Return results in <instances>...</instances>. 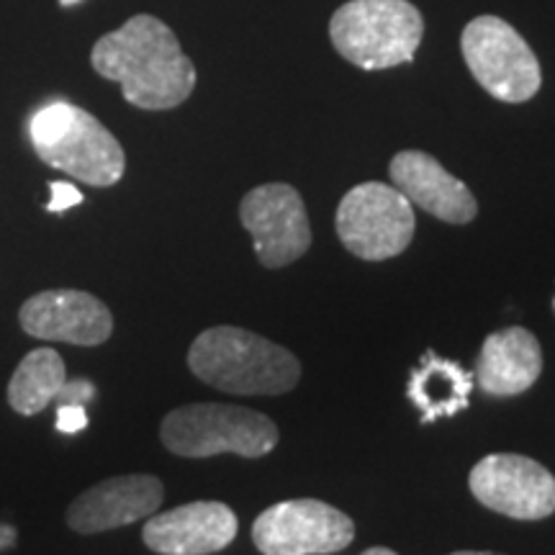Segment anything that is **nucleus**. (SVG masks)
<instances>
[{
  "mask_svg": "<svg viewBox=\"0 0 555 555\" xmlns=\"http://www.w3.org/2000/svg\"><path fill=\"white\" fill-rule=\"evenodd\" d=\"M391 185L420 206L429 217L448 224H468L476 219L478 204L461 178L450 176L433 155L420 150H404L388 165Z\"/></svg>",
  "mask_w": 555,
  "mask_h": 555,
  "instance_id": "14",
  "label": "nucleus"
},
{
  "mask_svg": "<svg viewBox=\"0 0 555 555\" xmlns=\"http://www.w3.org/2000/svg\"><path fill=\"white\" fill-rule=\"evenodd\" d=\"M352 540L356 522L319 499L273 504L253 522V543L262 555H330Z\"/></svg>",
  "mask_w": 555,
  "mask_h": 555,
  "instance_id": "8",
  "label": "nucleus"
},
{
  "mask_svg": "<svg viewBox=\"0 0 555 555\" xmlns=\"http://www.w3.org/2000/svg\"><path fill=\"white\" fill-rule=\"evenodd\" d=\"M93 397V386L86 384V380H78V384H65L62 388L60 399H69V404H78L80 399Z\"/></svg>",
  "mask_w": 555,
  "mask_h": 555,
  "instance_id": "20",
  "label": "nucleus"
},
{
  "mask_svg": "<svg viewBox=\"0 0 555 555\" xmlns=\"http://www.w3.org/2000/svg\"><path fill=\"white\" fill-rule=\"evenodd\" d=\"M189 367L206 386L234 397H281L301 380L294 352L242 327L201 332L189 350Z\"/></svg>",
  "mask_w": 555,
  "mask_h": 555,
  "instance_id": "2",
  "label": "nucleus"
},
{
  "mask_svg": "<svg viewBox=\"0 0 555 555\" xmlns=\"http://www.w3.org/2000/svg\"><path fill=\"white\" fill-rule=\"evenodd\" d=\"M337 237L350 255L380 262L399 258L412 245L416 232L414 206L388 183H360L337 206Z\"/></svg>",
  "mask_w": 555,
  "mask_h": 555,
  "instance_id": "6",
  "label": "nucleus"
},
{
  "mask_svg": "<svg viewBox=\"0 0 555 555\" xmlns=\"http://www.w3.org/2000/svg\"><path fill=\"white\" fill-rule=\"evenodd\" d=\"M468 489L486 509L519 522H538L555 512V476L535 457L486 455L470 468Z\"/></svg>",
  "mask_w": 555,
  "mask_h": 555,
  "instance_id": "9",
  "label": "nucleus"
},
{
  "mask_svg": "<svg viewBox=\"0 0 555 555\" xmlns=\"http://www.w3.org/2000/svg\"><path fill=\"white\" fill-rule=\"evenodd\" d=\"M425 18L409 0H347L330 21V39L360 69H388L414 60Z\"/></svg>",
  "mask_w": 555,
  "mask_h": 555,
  "instance_id": "4",
  "label": "nucleus"
},
{
  "mask_svg": "<svg viewBox=\"0 0 555 555\" xmlns=\"http://www.w3.org/2000/svg\"><path fill=\"white\" fill-rule=\"evenodd\" d=\"M34 152L41 163L93 189H108L124 178L127 155L111 131L73 103L41 108L29 127Z\"/></svg>",
  "mask_w": 555,
  "mask_h": 555,
  "instance_id": "3",
  "label": "nucleus"
},
{
  "mask_svg": "<svg viewBox=\"0 0 555 555\" xmlns=\"http://www.w3.org/2000/svg\"><path fill=\"white\" fill-rule=\"evenodd\" d=\"M26 335L44 343L99 347L114 332V314L99 296L88 291L54 288L39 291L18 311Z\"/></svg>",
  "mask_w": 555,
  "mask_h": 555,
  "instance_id": "11",
  "label": "nucleus"
},
{
  "mask_svg": "<svg viewBox=\"0 0 555 555\" xmlns=\"http://www.w3.org/2000/svg\"><path fill=\"white\" fill-rule=\"evenodd\" d=\"M363 555H399V553H393L391 547H380V545H376V547H367V551H365Z\"/></svg>",
  "mask_w": 555,
  "mask_h": 555,
  "instance_id": "21",
  "label": "nucleus"
},
{
  "mask_svg": "<svg viewBox=\"0 0 555 555\" xmlns=\"http://www.w3.org/2000/svg\"><path fill=\"white\" fill-rule=\"evenodd\" d=\"M90 65L101 78L119 82L127 103L142 111L178 108L191 99L198 80L176 31L150 13L103 34L90 52Z\"/></svg>",
  "mask_w": 555,
  "mask_h": 555,
  "instance_id": "1",
  "label": "nucleus"
},
{
  "mask_svg": "<svg viewBox=\"0 0 555 555\" xmlns=\"http://www.w3.org/2000/svg\"><path fill=\"white\" fill-rule=\"evenodd\" d=\"M470 391H474V376L463 371V365H457L455 360L440 358L435 352L422 358L406 388L412 404L420 409L422 425L466 412Z\"/></svg>",
  "mask_w": 555,
  "mask_h": 555,
  "instance_id": "16",
  "label": "nucleus"
},
{
  "mask_svg": "<svg viewBox=\"0 0 555 555\" xmlns=\"http://www.w3.org/2000/svg\"><path fill=\"white\" fill-rule=\"evenodd\" d=\"M62 5H73V3H78V0H60Z\"/></svg>",
  "mask_w": 555,
  "mask_h": 555,
  "instance_id": "23",
  "label": "nucleus"
},
{
  "mask_svg": "<svg viewBox=\"0 0 555 555\" xmlns=\"http://www.w3.org/2000/svg\"><path fill=\"white\" fill-rule=\"evenodd\" d=\"M463 60L486 93L502 103L535 99L543 86V69L515 26L499 16L468 21L461 37Z\"/></svg>",
  "mask_w": 555,
  "mask_h": 555,
  "instance_id": "7",
  "label": "nucleus"
},
{
  "mask_svg": "<svg viewBox=\"0 0 555 555\" xmlns=\"http://www.w3.org/2000/svg\"><path fill=\"white\" fill-rule=\"evenodd\" d=\"M50 191H52V201L47 204V211L60 214V211H67V208L82 204V193L75 189V185L50 183Z\"/></svg>",
  "mask_w": 555,
  "mask_h": 555,
  "instance_id": "18",
  "label": "nucleus"
},
{
  "mask_svg": "<svg viewBox=\"0 0 555 555\" xmlns=\"http://www.w3.org/2000/svg\"><path fill=\"white\" fill-rule=\"evenodd\" d=\"M240 522L224 502H191L147 517L142 540L159 555H211L237 538Z\"/></svg>",
  "mask_w": 555,
  "mask_h": 555,
  "instance_id": "13",
  "label": "nucleus"
},
{
  "mask_svg": "<svg viewBox=\"0 0 555 555\" xmlns=\"http://www.w3.org/2000/svg\"><path fill=\"white\" fill-rule=\"evenodd\" d=\"M67 384L65 360L52 347H39L21 360L9 380V404L21 416H37L60 399Z\"/></svg>",
  "mask_w": 555,
  "mask_h": 555,
  "instance_id": "17",
  "label": "nucleus"
},
{
  "mask_svg": "<svg viewBox=\"0 0 555 555\" xmlns=\"http://www.w3.org/2000/svg\"><path fill=\"white\" fill-rule=\"evenodd\" d=\"M450 555H504V553H491V551H455Z\"/></svg>",
  "mask_w": 555,
  "mask_h": 555,
  "instance_id": "22",
  "label": "nucleus"
},
{
  "mask_svg": "<svg viewBox=\"0 0 555 555\" xmlns=\"http://www.w3.org/2000/svg\"><path fill=\"white\" fill-rule=\"evenodd\" d=\"M165 486L152 474L114 476L90 486L67 506V527L80 535H99L147 519L163 506Z\"/></svg>",
  "mask_w": 555,
  "mask_h": 555,
  "instance_id": "12",
  "label": "nucleus"
},
{
  "mask_svg": "<svg viewBox=\"0 0 555 555\" xmlns=\"http://www.w3.org/2000/svg\"><path fill=\"white\" fill-rule=\"evenodd\" d=\"M543 373V347L525 327H504L483 339L476 360L474 384L489 397H519Z\"/></svg>",
  "mask_w": 555,
  "mask_h": 555,
  "instance_id": "15",
  "label": "nucleus"
},
{
  "mask_svg": "<svg viewBox=\"0 0 555 555\" xmlns=\"http://www.w3.org/2000/svg\"><path fill=\"white\" fill-rule=\"evenodd\" d=\"M165 450L178 457H214L234 453L262 457L273 453L278 440L275 422L268 414L234 404H185L165 414L159 425Z\"/></svg>",
  "mask_w": 555,
  "mask_h": 555,
  "instance_id": "5",
  "label": "nucleus"
},
{
  "mask_svg": "<svg viewBox=\"0 0 555 555\" xmlns=\"http://www.w3.org/2000/svg\"><path fill=\"white\" fill-rule=\"evenodd\" d=\"M240 219L255 242L262 268H286L309 253V214L294 185L266 183L253 189L242 198Z\"/></svg>",
  "mask_w": 555,
  "mask_h": 555,
  "instance_id": "10",
  "label": "nucleus"
},
{
  "mask_svg": "<svg viewBox=\"0 0 555 555\" xmlns=\"http://www.w3.org/2000/svg\"><path fill=\"white\" fill-rule=\"evenodd\" d=\"M88 427V414L80 404H62L57 409V429L65 435L80 433Z\"/></svg>",
  "mask_w": 555,
  "mask_h": 555,
  "instance_id": "19",
  "label": "nucleus"
}]
</instances>
